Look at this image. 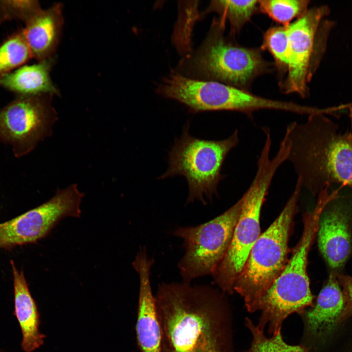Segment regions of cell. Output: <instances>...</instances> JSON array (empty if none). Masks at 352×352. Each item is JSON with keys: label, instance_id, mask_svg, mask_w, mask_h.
I'll return each mask as SVG.
<instances>
[{"label": "cell", "instance_id": "6da1fadb", "mask_svg": "<svg viewBox=\"0 0 352 352\" xmlns=\"http://www.w3.org/2000/svg\"><path fill=\"white\" fill-rule=\"evenodd\" d=\"M154 296L161 352H232L229 310L218 290L207 285L162 283Z\"/></svg>", "mask_w": 352, "mask_h": 352}, {"label": "cell", "instance_id": "7a4b0ae2", "mask_svg": "<svg viewBox=\"0 0 352 352\" xmlns=\"http://www.w3.org/2000/svg\"><path fill=\"white\" fill-rule=\"evenodd\" d=\"M339 128L323 114L309 115L305 122H293L287 126V161L302 188L314 196L334 184L352 189V132Z\"/></svg>", "mask_w": 352, "mask_h": 352}, {"label": "cell", "instance_id": "3957f363", "mask_svg": "<svg viewBox=\"0 0 352 352\" xmlns=\"http://www.w3.org/2000/svg\"><path fill=\"white\" fill-rule=\"evenodd\" d=\"M330 200L325 193L318 195L314 208L303 216L301 237L284 269L260 299L257 310L261 311L258 326L275 335L281 332L283 322L290 314H302L313 306V296L307 273L308 258L317 235L321 214Z\"/></svg>", "mask_w": 352, "mask_h": 352}, {"label": "cell", "instance_id": "277c9868", "mask_svg": "<svg viewBox=\"0 0 352 352\" xmlns=\"http://www.w3.org/2000/svg\"><path fill=\"white\" fill-rule=\"evenodd\" d=\"M225 21L213 20L199 47L179 63L177 71L185 77L220 82L247 90L270 64L259 49L241 46L224 36Z\"/></svg>", "mask_w": 352, "mask_h": 352}, {"label": "cell", "instance_id": "5b68a950", "mask_svg": "<svg viewBox=\"0 0 352 352\" xmlns=\"http://www.w3.org/2000/svg\"><path fill=\"white\" fill-rule=\"evenodd\" d=\"M271 147L269 143L264 144L254 179L241 198V213L230 245L212 274L214 282L223 293L234 292L235 283L260 235L261 211L272 179L279 168L287 160V153L282 149L270 157Z\"/></svg>", "mask_w": 352, "mask_h": 352}, {"label": "cell", "instance_id": "8992f818", "mask_svg": "<svg viewBox=\"0 0 352 352\" xmlns=\"http://www.w3.org/2000/svg\"><path fill=\"white\" fill-rule=\"evenodd\" d=\"M298 179V178H297ZM302 186L299 179L281 213L254 244L233 287L244 299L247 310L257 311L259 301L287 262L291 226Z\"/></svg>", "mask_w": 352, "mask_h": 352}, {"label": "cell", "instance_id": "52a82bcc", "mask_svg": "<svg viewBox=\"0 0 352 352\" xmlns=\"http://www.w3.org/2000/svg\"><path fill=\"white\" fill-rule=\"evenodd\" d=\"M239 142L238 130L220 140H205L192 136L188 123L179 138H176L169 152L168 167L158 179L176 176H184L188 186L187 203L195 200L206 204L212 200L223 178L221 170L231 150Z\"/></svg>", "mask_w": 352, "mask_h": 352}, {"label": "cell", "instance_id": "ba28073f", "mask_svg": "<svg viewBox=\"0 0 352 352\" xmlns=\"http://www.w3.org/2000/svg\"><path fill=\"white\" fill-rule=\"evenodd\" d=\"M242 207L241 198L216 218L196 226L179 227L174 235L183 240V256L178 264L183 282L212 275L224 257Z\"/></svg>", "mask_w": 352, "mask_h": 352}, {"label": "cell", "instance_id": "9c48e42d", "mask_svg": "<svg viewBox=\"0 0 352 352\" xmlns=\"http://www.w3.org/2000/svg\"><path fill=\"white\" fill-rule=\"evenodd\" d=\"M84 196L78 186L72 184L58 189L50 199L40 206L0 223V248L11 250L17 246L36 243L64 217H80Z\"/></svg>", "mask_w": 352, "mask_h": 352}, {"label": "cell", "instance_id": "30bf717a", "mask_svg": "<svg viewBox=\"0 0 352 352\" xmlns=\"http://www.w3.org/2000/svg\"><path fill=\"white\" fill-rule=\"evenodd\" d=\"M53 96H19L0 110V140L12 144L16 155L52 134L58 120Z\"/></svg>", "mask_w": 352, "mask_h": 352}, {"label": "cell", "instance_id": "8fae6325", "mask_svg": "<svg viewBox=\"0 0 352 352\" xmlns=\"http://www.w3.org/2000/svg\"><path fill=\"white\" fill-rule=\"evenodd\" d=\"M157 92L176 100L191 112L230 110L244 112L250 98L245 90L220 82L202 81L183 76L173 71L158 85Z\"/></svg>", "mask_w": 352, "mask_h": 352}, {"label": "cell", "instance_id": "7c38bea8", "mask_svg": "<svg viewBox=\"0 0 352 352\" xmlns=\"http://www.w3.org/2000/svg\"><path fill=\"white\" fill-rule=\"evenodd\" d=\"M330 12L327 6L308 9L302 16L286 26L289 42V59L285 80L280 83L286 94L296 93L306 98L308 83L315 70L313 64L317 38L321 23Z\"/></svg>", "mask_w": 352, "mask_h": 352}, {"label": "cell", "instance_id": "4fadbf2b", "mask_svg": "<svg viewBox=\"0 0 352 352\" xmlns=\"http://www.w3.org/2000/svg\"><path fill=\"white\" fill-rule=\"evenodd\" d=\"M320 252L339 273L352 252V189L339 185L323 210L317 233Z\"/></svg>", "mask_w": 352, "mask_h": 352}, {"label": "cell", "instance_id": "5bb4252c", "mask_svg": "<svg viewBox=\"0 0 352 352\" xmlns=\"http://www.w3.org/2000/svg\"><path fill=\"white\" fill-rule=\"evenodd\" d=\"M154 263V259L148 258L145 247L140 248L132 262L139 277L135 331L140 352H161V350L162 331L150 278Z\"/></svg>", "mask_w": 352, "mask_h": 352}, {"label": "cell", "instance_id": "9a60e30c", "mask_svg": "<svg viewBox=\"0 0 352 352\" xmlns=\"http://www.w3.org/2000/svg\"><path fill=\"white\" fill-rule=\"evenodd\" d=\"M344 308L341 288L335 274L331 273L319 292L315 304L301 314L306 335L320 340L325 338L340 323Z\"/></svg>", "mask_w": 352, "mask_h": 352}, {"label": "cell", "instance_id": "2e32d148", "mask_svg": "<svg viewBox=\"0 0 352 352\" xmlns=\"http://www.w3.org/2000/svg\"><path fill=\"white\" fill-rule=\"evenodd\" d=\"M63 25V6L59 3L47 9H42L25 22L22 30L32 58L39 62L52 57L60 39Z\"/></svg>", "mask_w": 352, "mask_h": 352}, {"label": "cell", "instance_id": "e0dca14e", "mask_svg": "<svg viewBox=\"0 0 352 352\" xmlns=\"http://www.w3.org/2000/svg\"><path fill=\"white\" fill-rule=\"evenodd\" d=\"M13 278L14 313L22 335L21 347L24 352H33L44 343L45 336L40 330V315L29 290L22 270L19 271L11 260Z\"/></svg>", "mask_w": 352, "mask_h": 352}, {"label": "cell", "instance_id": "ac0fdd59", "mask_svg": "<svg viewBox=\"0 0 352 352\" xmlns=\"http://www.w3.org/2000/svg\"><path fill=\"white\" fill-rule=\"evenodd\" d=\"M54 59L23 65L0 79V86L19 96L58 95L59 91L50 76Z\"/></svg>", "mask_w": 352, "mask_h": 352}, {"label": "cell", "instance_id": "d6986e66", "mask_svg": "<svg viewBox=\"0 0 352 352\" xmlns=\"http://www.w3.org/2000/svg\"><path fill=\"white\" fill-rule=\"evenodd\" d=\"M258 0H212L205 14L215 12L228 21L230 33H238L258 9Z\"/></svg>", "mask_w": 352, "mask_h": 352}, {"label": "cell", "instance_id": "ffe728a7", "mask_svg": "<svg viewBox=\"0 0 352 352\" xmlns=\"http://www.w3.org/2000/svg\"><path fill=\"white\" fill-rule=\"evenodd\" d=\"M32 58L22 30L14 33L0 44V79Z\"/></svg>", "mask_w": 352, "mask_h": 352}, {"label": "cell", "instance_id": "44dd1931", "mask_svg": "<svg viewBox=\"0 0 352 352\" xmlns=\"http://www.w3.org/2000/svg\"><path fill=\"white\" fill-rule=\"evenodd\" d=\"M309 0H258L260 10L274 21L287 26L295 18H299L308 10Z\"/></svg>", "mask_w": 352, "mask_h": 352}, {"label": "cell", "instance_id": "7402d4cb", "mask_svg": "<svg viewBox=\"0 0 352 352\" xmlns=\"http://www.w3.org/2000/svg\"><path fill=\"white\" fill-rule=\"evenodd\" d=\"M245 325L251 333L252 341L246 352H312L304 344L290 345L284 341L281 332L267 337L264 330L254 324L251 319H245Z\"/></svg>", "mask_w": 352, "mask_h": 352}, {"label": "cell", "instance_id": "603a6c76", "mask_svg": "<svg viewBox=\"0 0 352 352\" xmlns=\"http://www.w3.org/2000/svg\"><path fill=\"white\" fill-rule=\"evenodd\" d=\"M262 49L267 50L272 55L279 72L282 75L287 70L289 42L286 26L269 28L264 33Z\"/></svg>", "mask_w": 352, "mask_h": 352}, {"label": "cell", "instance_id": "cb8c5ba5", "mask_svg": "<svg viewBox=\"0 0 352 352\" xmlns=\"http://www.w3.org/2000/svg\"><path fill=\"white\" fill-rule=\"evenodd\" d=\"M41 9L38 0H0V24L13 20L25 23Z\"/></svg>", "mask_w": 352, "mask_h": 352}, {"label": "cell", "instance_id": "d4e9b609", "mask_svg": "<svg viewBox=\"0 0 352 352\" xmlns=\"http://www.w3.org/2000/svg\"><path fill=\"white\" fill-rule=\"evenodd\" d=\"M341 287L345 302V308L340 318V323L352 316V276L335 273Z\"/></svg>", "mask_w": 352, "mask_h": 352}]
</instances>
